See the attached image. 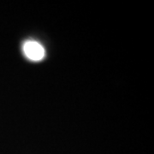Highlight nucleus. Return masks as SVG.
I'll return each instance as SVG.
<instances>
[{"label": "nucleus", "mask_w": 154, "mask_h": 154, "mask_svg": "<svg viewBox=\"0 0 154 154\" xmlns=\"http://www.w3.org/2000/svg\"><path fill=\"white\" fill-rule=\"evenodd\" d=\"M23 52L28 59L32 61H40L44 58L45 49L35 40H28L23 45Z\"/></svg>", "instance_id": "1"}]
</instances>
